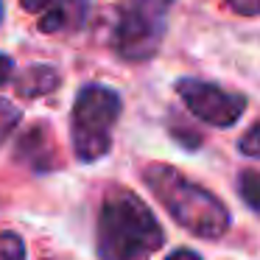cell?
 Returning <instances> with one entry per match:
<instances>
[{
    "label": "cell",
    "mask_w": 260,
    "mask_h": 260,
    "mask_svg": "<svg viewBox=\"0 0 260 260\" xmlns=\"http://www.w3.org/2000/svg\"><path fill=\"white\" fill-rule=\"evenodd\" d=\"M14 157L23 159L25 165H31L34 171H51V168H56V162H59L53 137L45 126H34L31 132H25L23 140L17 143Z\"/></svg>",
    "instance_id": "cell-7"
},
{
    "label": "cell",
    "mask_w": 260,
    "mask_h": 260,
    "mask_svg": "<svg viewBox=\"0 0 260 260\" xmlns=\"http://www.w3.org/2000/svg\"><path fill=\"white\" fill-rule=\"evenodd\" d=\"M238 148H241L243 157H252V159H260V120L246 132V135L238 140Z\"/></svg>",
    "instance_id": "cell-12"
},
{
    "label": "cell",
    "mask_w": 260,
    "mask_h": 260,
    "mask_svg": "<svg viewBox=\"0 0 260 260\" xmlns=\"http://www.w3.org/2000/svg\"><path fill=\"white\" fill-rule=\"evenodd\" d=\"M165 260H202V254H196L193 249H176V252H171Z\"/></svg>",
    "instance_id": "cell-15"
},
{
    "label": "cell",
    "mask_w": 260,
    "mask_h": 260,
    "mask_svg": "<svg viewBox=\"0 0 260 260\" xmlns=\"http://www.w3.org/2000/svg\"><path fill=\"white\" fill-rule=\"evenodd\" d=\"M17 123H20V109L14 107L12 101L0 98V143L17 129Z\"/></svg>",
    "instance_id": "cell-11"
},
{
    "label": "cell",
    "mask_w": 260,
    "mask_h": 260,
    "mask_svg": "<svg viewBox=\"0 0 260 260\" xmlns=\"http://www.w3.org/2000/svg\"><path fill=\"white\" fill-rule=\"evenodd\" d=\"M0 260H28L23 238L14 232H0Z\"/></svg>",
    "instance_id": "cell-10"
},
{
    "label": "cell",
    "mask_w": 260,
    "mask_h": 260,
    "mask_svg": "<svg viewBox=\"0 0 260 260\" xmlns=\"http://www.w3.org/2000/svg\"><path fill=\"white\" fill-rule=\"evenodd\" d=\"M176 92H179L182 104L199 120L218 126V129H230L246 112V95L230 92L224 87L210 84V81H202V79H179L176 81Z\"/></svg>",
    "instance_id": "cell-5"
},
{
    "label": "cell",
    "mask_w": 260,
    "mask_h": 260,
    "mask_svg": "<svg viewBox=\"0 0 260 260\" xmlns=\"http://www.w3.org/2000/svg\"><path fill=\"white\" fill-rule=\"evenodd\" d=\"M165 243L157 215L137 193L115 187L98 210L95 249L101 260H148Z\"/></svg>",
    "instance_id": "cell-1"
},
{
    "label": "cell",
    "mask_w": 260,
    "mask_h": 260,
    "mask_svg": "<svg viewBox=\"0 0 260 260\" xmlns=\"http://www.w3.org/2000/svg\"><path fill=\"white\" fill-rule=\"evenodd\" d=\"M238 193L246 202V207L260 213V171H243L238 176Z\"/></svg>",
    "instance_id": "cell-9"
},
{
    "label": "cell",
    "mask_w": 260,
    "mask_h": 260,
    "mask_svg": "<svg viewBox=\"0 0 260 260\" xmlns=\"http://www.w3.org/2000/svg\"><path fill=\"white\" fill-rule=\"evenodd\" d=\"M123 101L107 84H87L79 90L70 118V140L81 162H95L112 148V129L118 126Z\"/></svg>",
    "instance_id": "cell-3"
},
{
    "label": "cell",
    "mask_w": 260,
    "mask_h": 260,
    "mask_svg": "<svg viewBox=\"0 0 260 260\" xmlns=\"http://www.w3.org/2000/svg\"><path fill=\"white\" fill-rule=\"evenodd\" d=\"M171 0H120L112 48L126 62H146L159 51L168 28Z\"/></svg>",
    "instance_id": "cell-4"
},
{
    "label": "cell",
    "mask_w": 260,
    "mask_h": 260,
    "mask_svg": "<svg viewBox=\"0 0 260 260\" xmlns=\"http://www.w3.org/2000/svg\"><path fill=\"white\" fill-rule=\"evenodd\" d=\"M59 87V73L51 64H31L25 73L14 79V90L23 98H42Z\"/></svg>",
    "instance_id": "cell-8"
},
{
    "label": "cell",
    "mask_w": 260,
    "mask_h": 260,
    "mask_svg": "<svg viewBox=\"0 0 260 260\" xmlns=\"http://www.w3.org/2000/svg\"><path fill=\"white\" fill-rule=\"evenodd\" d=\"M90 0H23L25 12L40 14L42 34H59V31H76L87 17Z\"/></svg>",
    "instance_id": "cell-6"
},
{
    "label": "cell",
    "mask_w": 260,
    "mask_h": 260,
    "mask_svg": "<svg viewBox=\"0 0 260 260\" xmlns=\"http://www.w3.org/2000/svg\"><path fill=\"white\" fill-rule=\"evenodd\" d=\"M12 79H14V62H12V56L0 53V87L9 84Z\"/></svg>",
    "instance_id": "cell-14"
},
{
    "label": "cell",
    "mask_w": 260,
    "mask_h": 260,
    "mask_svg": "<svg viewBox=\"0 0 260 260\" xmlns=\"http://www.w3.org/2000/svg\"><path fill=\"white\" fill-rule=\"evenodd\" d=\"M226 6H230L235 14H243V17L260 14V0H226Z\"/></svg>",
    "instance_id": "cell-13"
},
{
    "label": "cell",
    "mask_w": 260,
    "mask_h": 260,
    "mask_svg": "<svg viewBox=\"0 0 260 260\" xmlns=\"http://www.w3.org/2000/svg\"><path fill=\"white\" fill-rule=\"evenodd\" d=\"M0 20H3V0H0Z\"/></svg>",
    "instance_id": "cell-16"
},
{
    "label": "cell",
    "mask_w": 260,
    "mask_h": 260,
    "mask_svg": "<svg viewBox=\"0 0 260 260\" xmlns=\"http://www.w3.org/2000/svg\"><path fill=\"white\" fill-rule=\"evenodd\" d=\"M143 179L182 230L204 241H215L230 230L232 218L224 202L210 190H204L202 185H196L193 179H187L182 171L165 162H151L143 171Z\"/></svg>",
    "instance_id": "cell-2"
}]
</instances>
